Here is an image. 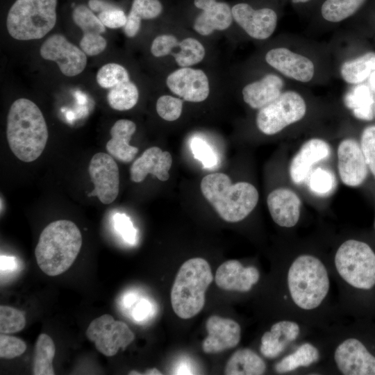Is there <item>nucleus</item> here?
<instances>
[{
    "instance_id": "nucleus-1",
    "label": "nucleus",
    "mask_w": 375,
    "mask_h": 375,
    "mask_svg": "<svg viewBox=\"0 0 375 375\" xmlns=\"http://www.w3.org/2000/svg\"><path fill=\"white\" fill-rule=\"evenodd\" d=\"M48 136L38 106L28 99L15 100L9 109L6 126L7 141L13 154L23 162L35 160L43 152Z\"/></svg>"
},
{
    "instance_id": "nucleus-2",
    "label": "nucleus",
    "mask_w": 375,
    "mask_h": 375,
    "mask_svg": "<svg viewBox=\"0 0 375 375\" xmlns=\"http://www.w3.org/2000/svg\"><path fill=\"white\" fill-rule=\"evenodd\" d=\"M82 245V235L72 221L51 222L41 232L35 249L40 269L50 276L66 272L76 258Z\"/></svg>"
},
{
    "instance_id": "nucleus-3",
    "label": "nucleus",
    "mask_w": 375,
    "mask_h": 375,
    "mask_svg": "<svg viewBox=\"0 0 375 375\" xmlns=\"http://www.w3.org/2000/svg\"><path fill=\"white\" fill-rule=\"evenodd\" d=\"M203 197L213 206L219 217L228 222H238L246 218L256 206L259 194L247 182L233 184L223 173L204 176L200 185Z\"/></svg>"
},
{
    "instance_id": "nucleus-4",
    "label": "nucleus",
    "mask_w": 375,
    "mask_h": 375,
    "mask_svg": "<svg viewBox=\"0 0 375 375\" xmlns=\"http://www.w3.org/2000/svg\"><path fill=\"white\" fill-rule=\"evenodd\" d=\"M213 281L208 262L201 258L186 260L178 269L171 290L174 312L182 319L197 315L205 304V294Z\"/></svg>"
},
{
    "instance_id": "nucleus-5",
    "label": "nucleus",
    "mask_w": 375,
    "mask_h": 375,
    "mask_svg": "<svg viewBox=\"0 0 375 375\" xmlns=\"http://www.w3.org/2000/svg\"><path fill=\"white\" fill-rule=\"evenodd\" d=\"M287 281L293 302L307 310L317 308L330 288L325 265L319 258L308 254L299 256L292 262Z\"/></svg>"
},
{
    "instance_id": "nucleus-6",
    "label": "nucleus",
    "mask_w": 375,
    "mask_h": 375,
    "mask_svg": "<svg viewBox=\"0 0 375 375\" xmlns=\"http://www.w3.org/2000/svg\"><path fill=\"white\" fill-rule=\"evenodd\" d=\"M57 0H16L8 10L9 35L22 41L44 38L56 25Z\"/></svg>"
},
{
    "instance_id": "nucleus-7",
    "label": "nucleus",
    "mask_w": 375,
    "mask_h": 375,
    "mask_svg": "<svg viewBox=\"0 0 375 375\" xmlns=\"http://www.w3.org/2000/svg\"><path fill=\"white\" fill-rule=\"evenodd\" d=\"M334 261L340 276L352 287L370 290L375 285V253L368 244L353 239L344 242Z\"/></svg>"
},
{
    "instance_id": "nucleus-8",
    "label": "nucleus",
    "mask_w": 375,
    "mask_h": 375,
    "mask_svg": "<svg viewBox=\"0 0 375 375\" xmlns=\"http://www.w3.org/2000/svg\"><path fill=\"white\" fill-rule=\"evenodd\" d=\"M307 110L303 97L294 90H285L274 101L259 109L256 125L262 133L275 135L301 120Z\"/></svg>"
},
{
    "instance_id": "nucleus-9",
    "label": "nucleus",
    "mask_w": 375,
    "mask_h": 375,
    "mask_svg": "<svg viewBox=\"0 0 375 375\" xmlns=\"http://www.w3.org/2000/svg\"><path fill=\"white\" fill-rule=\"evenodd\" d=\"M96 79L101 88L108 90L107 101L112 109L128 110L138 103V89L130 81L128 72L124 66L114 62L105 64L98 70Z\"/></svg>"
},
{
    "instance_id": "nucleus-10",
    "label": "nucleus",
    "mask_w": 375,
    "mask_h": 375,
    "mask_svg": "<svg viewBox=\"0 0 375 375\" xmlns=\"http://www.w3.org/2000/svg\"><path fill=\"white\" fill-rule=\"evenodd\" d=\"M85 334L97 350L106 356H115L119 349L124 350L135 339L126 323L115 320L108 314L93 319Z\"/></svg>"
},
{
    "instance_id": "nucleus-11",
    "label": "nucleus",
    "mask_w": 375,
    "mask_h": 375,
    "mask_svg": "<svg viewBox=\"0 0 375 375\" xmlns=\"http://www.w3.org/2000/svg\"><path fill=\"white\" fill-rule=\"evenodd\" d=\"M40 54L43 59L55 62L62 74L69 77L78 75L87 65L84 51L58 33L47 38L40 47Z\"/></svg>"
},
{
    "instance_id": "nucleus-12",
    "label": "nucleus",
    "mask_w": 375,
    "mask_h": 375,
    "mask_svg": "<svg viewBox=\"0 0 375 375\" xmlns=\"http://www.w3.org/2000/svg\"><path fill=\"white\" fill-rule=\"evenodd\" d=\"M88 170L94 188L88 196H97L103 204L113 202L119 190V168L113 157L102 152L94 154Z\"/></svg>"
},
{
    "instance_id": "nucleus-13",
    "label": "nucleus",
    "mask_w": 375,
    "mask_h": 375,
    "mask_svg": "<svg viewBox=\"0 0 375 375\" xmlns=\"http://www.w3.org/2000/svg\"><path fill=\"white\" fill-rule=\"evenodd\" d=\"M231 11L235 22L252 38L266 40L276 28L278 14L272 8L256 9L247 3H238Z\"/></svg>"
},
{
    "instance_id": "nucleus-14",
    "label": "nucleus",
    "mask_w": 375,
    "mask_h": 375,
    "mask_svg": "<svg viewBox=\"0 0 375 375\" xmlns=\"http://www.w3.org/2000/svg\"><path fill=\"white\" fill-rule=\"evenodd\" d=\"M265 58L283 76L300 83H308L315 75V65L310 58L287 47L273 48L267 52Z\"/></svg>"
},
{
    "instance_id": "nucleus-15",
    "label": "nucleus",
    "mask_w": 375,
    "mask_h": 375,
    "mask_svg": "<svg viewBox=\"0 0 375 375\" xmlns=\"http://www.w3.org/2000/svg\"><path fill=\"white\" fill-rule=\"evenodd\" d=\"M151 52L156 57L172 55L181 67L200 62L205 56V48L197 40L187 38L181 41L173 35L157 36L152 42Z\"/></svg>"
},
{
    "instance_id": "nucleus-16",
    "label": "nucleus",
    "mask_w": 375,
    "mask_h": 375,
    "mask_svg": "<svg viewBox=\"0 0 375 375\" xmlns=\"http://www.w3.org/2000/svg\"><path fill=\"white\" fill-rule=\"evenodd\" d=\"M339 371L344 375H375V356L356 338L341 342L334 353Z\"/></svg>"
},
{
    "instance_id": "nucleus-17",
    "label": "nucleus",
    "mask_w": 375,
    "mask_h": 375,
    "mask_svg": "<svg viewBox=\"0 0 375 375\" xmlns=\"http://www.w3.org/2000/svg\"><path fill=\"white\" fill-rule=\"evenodd\" d=\"M338 168L342 182L349 187L362 184L368 175V167L360 144L354 139L342 140L338 148Z\"/></svg>"
},
{
    "instance_id": "nucleus-18",
    "label": "nucleus",
    "mask_w": 375,
    "mask_h": 375,
    "mask_svg": "<svg viewBox=\"0 0 375 375\" xmlns=\"http://www.w3.org/2000/svg\"><path fill=\"white\" fill-rule=\"evenodd\" d=\"M168 88L185 101L201 102L209 94L208 78L201 69L181 67L167 78Z\"/></svg>"
},
{
    "instance_id": "nucleus-19",
    "label": "nucleus",
    "mask_w": 375,
    "mask_h": 375,
    "mask_svg": "<svg viewBox=\"0 0 375 375\" xmlns=\"http://www.w3.org/2000/svg\"><path fill=\"white\" fill-rule=\"evenodd\" d=\"M72 19L83 31L79 46L84 53L90 56L102 53L107 47V41L102 36L106 32V26L98 16L89 7L80 4L74 8Z\"/></svg>"
},
{
    "instance_id": "nucleus-20",
    "label": "nucleus",
    "mask_w": 375,
    "mask_h": 375,
    "mask_svg": "<svg viewBox=\"0 0 375 375\" xmlns=\"http://www.w3.org/2000/svg\"><path fill=\"white\" fill-rule=\"evenodd\" d=\"M208 336L202 342L206 353H217L236 347L241 338L239 324L228 318L210 316L206 324Z\"/></svg>"
},
{
    "instance_id": "nucleus-21",
    "label": "nucleus",
    "mask_w": 375,
    "mask_h": 375,
    "mask_svg": "<svg viewBox=\"0 0 375 375\" xmlns=\"http://www.w3.org/2000/svg\"><path fill=\"white\" fill-rule=\"evenodd\" d=\"M172 163V157L169 152L162 151L158 147L147 149L131 166V180L140 183L148 174H151L158 180L166 181L169 178V171Z\"/></svg>"
},
{
    "instance_id": "nucleus-22",
    "label": "nucleus",
    "mask_w": 375,
    "mask_h": 375,
    "mask_svg": "<svg viewBox=\"0 0 375 375\" xmlns=\"http://www.w3.org/2000/svg\"><path fill=\"white\" fill-rule=\"evenodd\" d=\"M194 4L202 10L193 25L200 35H209L216 30H226L231 25L233 17L227 3L216 0H194Z\"/></svg>"
},
{
    "instance_id": "nucleus-23",
    "label": "nucleus",
    "mask_w": 375,
    "mask_h": 375,
    "mask_svg": "<svg viewBox=\"0 0 375 375\" xmlns=\"http://www.w3.org/2000/svg\"><path fill=\"white\" fill-rule=\"evenodd\" d=\"M260 278L257 268L244 267L237 260L223 262L217 269L215 281L217 285L224 290L247 292Z\"/></svg>"
},
{
    "instance_id": "nucleus-24",
    "label": "nucleus",
    "mask_w": 375,
    "mask_h": 375,
    "mask_svg": "<svg viewBox=\"0 0 375 375\" xmlns=\"http://www.w3.org/2000/svg\"><path fill=\"white\" fill-rule=\"evenodd\" d=\"M267 204L274 222L280 226H294L300 217L301 199L292 190L277 188L267 196Z\"/></svg>"
},
{
    "instance_id": "nucleus-25",
    "label": "nucleus",
    "mask_w": 375,
    "mask_h": 375,
    "mask_svg": "<svg viewBox=\"0 0 375 375\" xmlns=\"http://www.w3.org/2000/svg\"><path fill=\"white\" fill-rule=\"evenodd\" d=\"M330 154L328 144L320 138H311L304 142L292 158L290 176L295 184H301L308 177L312 165Z\"/></svg>"
},
{
    "instance_id": "nucleus-26",
    "label": "nucleus",
    "mask_w": 375,
    "mask_h": 375,
    "mask_svg": "<svg viewBox=\"0 0 375 375\" xmlns=\"http://www.w3.org/2000/svg\"><path fill=\"white\" fill-rule=\"evenodd\" d=\"M283 78L268 74L246 85L242 91L244 101L253 109H260L276 99L283 92Z\"/></svg>"
},
{
    "instance_id": "nucleus-27",
    "label": "nucleus",
    "mask_w": 375,
    "mask_h": 375,
    "mask_svg": "<svg viewBox=\"0 0 375 375\" xmlns=\"http://www.w3.org/2000/svg\"><path fill=\"white\" fill-rule=\"evenodd\" d=\"M299 333V326L294 322L283 320L274 324L261 338V353L268 358L277 357L297 339Z\"/></svg>"
},
{
    "instance_id": "nucleus-28",
    "label": "nucleus",
    "mask_w": 375,
    "mask_h": 375,
    "mask_svg": "<svg viewBox=\"0 0 375 375\" xmlns=\"http://www.w3.org/2000/svg\"><path fill=\"white\" fill-rule=\"evenodd\" d=\"M135 130L136 125L131 120L122 119L116 121L110 131L111 138L106 144L108 153L119 161H132L138 151V147L129 144Z\"/></svg>"
},
{
    "instance_id": "nucleus-29",
    "label": "nucleus",
    "mask_w": 375,
    "mask_h": 375,
    "mask_svg": "<svg viewBox=\"0 0 375 375\" xmlns=\"http://www.w3.org/2000/svg\"><path fill=\"white\" fill-rule=\"evenodd\" d=\"M266 370L264 360L250 349H240L230 357L225 367L227 375H260Z\"/></svg>"
},
{
    "instance_id": "nucleus-30",
    "label": "nucleus",
    "mask_w": 375,
    "mask_h": 375,
    "mask_svg": "<svg viewBox=\"0 0 375 375\" xmlns=\"http://www.w3.org/2000/svg\"><path fill=\"white\" fill-rule=\"evenodd\" d=\"M367 0H320L318 11L320 17L331 24L340 23L354 15Z\"/></svg>"
},
{
    "instance_id": "nucleus-31",
    "label": "nucleus",
    "mask_w": 375,
    "mask_h": 375,
    "mask_svg": "<svg viewBox=\"0 0 375 375\" xmlns=\"http://www.w3.org/2000/svg\"><path fill=\"white\" fill-rule=\"evenodd\" d=\"M375 71V53L367 52L344 62L340 68L342 80L351 85L362 83Z\"/></svg>"
},
{
    "instance_id": "nucleus-32",
    "label": "nucleus",
    "mask_w": 375,
    "mask_h": 375,
    "mask_svg": "<svg viewBox=\"0 0 375 375\" xmlns=\"http://www.w3.org/2000/svg\"><path fill=\"white\" fill-rule=\"evenodd\" d=\"M56 347L52 338L46 333H41L37 338L33 362V374L54 375L53 360Z\"/></svg>"
},
{
    "instance_id": "nucleus-33",
    "label": "nucleus",
    "mask_w": 375,
    "mask_h": 375,
    "mask_svg": "<svg viewBox=\"0 0 375 375\" xmlns=\"http://www.w3.org/2000/svg\"><path fill=\"white\" fill-rule=\"evenodd\" d=\"M319 358L318 349L310 343L301 344L294 352L284 357L275 365L278 373H286L300 367H308Z\"/></svg>"
},
{
    "instance_id": "nucleus-34",
    "label": "nucleus",
    "mask_w": 375,
    "mask_h": 375,
    "mask_svg": "<svg viewBox=\"0 0 375 375\" xmlns=\"http://www.w3.org/2000/svg\"><path fill=\"white\" fill-rule=\"evenodd\" d=\"M373 99L369 89L358 85L348 99V105L353 109L355 116L361 119L370 120L373 117L372 105Z\"/></svg>"
},
{
    "instance_id": "nucleus-35",
    "label": "nucleus",
    "mask_w": 375,
    "mask_h": 375,
    "mask_svg": "<svg viewBox=\"0 0 375 375\" xmlns=\"http://www.w3.org/2000/svg\"><path fill=\"white\" fill-rule=\"evenodd\" d=\"M26 325L25 314L17 308L0 306L1 333H14L22 331Z\"/></svg>"
},
{
    "instance_id": "nucleus-36",
    "label": "nucleus",
    "mask_w": 375,
    "mask_h": 375,
    "mask_svg": "<svg viewBox=\"0 0 375 375\" xmlns=\"http://www.w3.org/2000/svg\"><path fill=\"white\" fill-rule=\"evenodd\" d=\"M183 109V101L170 95L160 97L156 102V111L163 119L172 122L178 119Z\"/></svg>"
},
{
    "instance_id": "nucleus-37",
    "label": "nucleus",
    "mask_w": 375,
    "mask_h": 375,
    "mask_svg": "<svg viewBox=\"0 0 375 375\" xmlns=\"http://www.w3.org/2000/svg\"><path fill=\"white\" fill-rule=\"evenodd\" d=\"M335 185V177L328 170L317 168L312 172L308 186L312 192L319 195L328 194Z\"/></svg>"
},
{
    "instance_id": "nucleus-38",
    "label": "nucleus",
    "mask_w": 375,
    "mask_h": 375,
    "mask_svg": "<svg viewBox=\"0 0 375 375\" xmlns=\"http://www.w3.org/2000/svg\"><path fill=\"white\" fill-rule=\"evenodd\" d=\"M162 10L159 0H133L128 15L139 20L152 19L158 17Z\"/></svg>"
},
{
    "instance_id": "nucleus-39",
    "label": "nucleus",
    "mask_w": 375,
    "mask_h": 375,
    "mask_svg": "<svg viewBox=\"0 0 375 375\" xmlns=\"http://www.w3.org/2000/svg\"><path fill=\"white\" fill-rule=\"evenodd\" d=\"M190 147L194 158L199 160L204 168L214 167L217 162V157L212 148L200 138H194Z\"/></svg>"
},
{
    "instance_id": "nucleus-40",
    "label": "nucleus",
    "mask_w": 375,
    "mask_h": 375,
    "mask_svg": "<svg viewBox=\"0 0 375 375\" xmlns=\"http://www.w3.org/2000/svg\"><path fill=\"white\" fill-rule=\"evenodd\" d=\"M360 144L368 169L375 177V125L368 126L364 128Z\"/></svg>"
},
{
    "instance_id": "nucleus-41",
    "label": "nucleus",
    "mask_w": 375,
    "mask_h": 375,
    "mask_svg": "<svg viewBox=\"0 0 375 375\" xmlns=\"http://www.w3.org/2000/svg\"><path fill=\"white\" fill-rule=\"evenodd\" d=\"M26 349V344L20 338L5 333L0 335V357L12 359L23 354Z\"/></svg>"
},
{
    "instance_id": "nucleus-42",
    "label": "nucleus",
    "mask_w": 375,
    "mask_h": 375,
    "mask_svg": "<svg viewBox=\"0 0 375 375\" xmlns=\"http://www.w3.org/2000/svg\"><path fill=\"white\" fill-rule=\"evenodd\" d=\"M115 229L121 235L124 240L129 244L137 242V230L131 219L124 213H116L113 217Z\"/></svg>"
},
{
    "instance_id": "nucleus-43",
    "label": "nucleus",
    "mask_w": 375,
    "mask_h": 375,
    "mask_svg": "<svg viewBox=\"0 0 375 375\" xmlns=\"http://www.w3.org/2000/svg\"><path fill=\"white\" fill-rule=\"evenodd\" d=\"M98 17L103 24L110 28L124 27L127 16L119 8L108 10L98 14Z\"/></svg>"
},
{
    "instance_id": "nucleus-44",
    "label": "nucleus",
    "mask_w": 375,
    "mask_h": 375,
    "mask_svg": "<svg viewBox=\"0 0 375 375\" xmlns=\"http://www.w3.org/2000/svg\"><path fill=\"white\" fill-rule=\"evenodd\" d=\"M153 311V307L151 303L146 299H141L135 302L131 315L136 322H141L152 315Z\"/></svg>"
},
{
    "instance_id": "nucleus-45",
    "label": "nucleus",
    "mask_w": 375,
    "mask_h": 375,
    "mask_svg": "<svg viewBox=\"0 0 375 375\" xmlns=\"http://www.w3.org/2000/svg\"><path fill=\"white\" fill-rule=\"evenodd\" d=\"M88 7L94 12H101L118 8L115 5L105 0H89Z\"/></svg>"
},
{
    "instance_id": "nucleus-46",
    "label": "nucleus",
    "mask_w": 375,
    "mask_h": 375,
    "mask_svg": "<svg viewBox=\"0 0 375 375\" xmlns=\"http://www.w3.org/2000/svg\"><path fill=\"white\" fill-rule=\"evenodd\" d=\"M17 267L15 258L11 256H1V272L13 271Z\"/></svg>"
},
{
    "instance_id": "nucleus-47",
    "label": "nucleus",
    "mask_w": 375,
    "mask_h": 375,
    "mask_svg": "<svg viewBox=\"0 0 375 375\" xmlns=\"http://www.w3.org/2000/svg\"><path fill=\"white\" fill-rule=\"evenodd\" d=\"M138 301V296L133 293H129L124 296V304L126 308L131 307Z\"/></svg>"
},
{
    "instance_id": "nucleus-48",
    "label": "nucleus",
    "mask_w": 375,
    "mask_h": 375,
    "mask_svg": "<svg viewBox=\"0 0 375 375\" xmlns=\"http://www.w3.org/2000/svg\"><path fill=\"white\" fill-rule=\"evenodd\" d=\"M320 0H290L291 3L296 6H306L318 3Z\"/></svg>"
},
{
    "instance_id": "nucleus-49",
    "label": "nucleus",
    "mask_w": 375,
    "mask_h": 375,
    "mask_svg": "<svg viewBox=\"0 0 375 375\" xmlns=\"http://www.w3.org/2000/svg\"><path fill=\"white\" fill-rule=\"evenodd\" d=\"M369 81L372 89L375 90V71L369 77Z\"/></svg>"
},
{
    "instance_id": "nucleus-50",
    "label": "nucleus",
    "mask_w": 375,
    "mask_h": 375,
    "mask_svg": "<svg viewBox=\"0 0 375 375\" xmlns=\"http://www.w3.org/2000/svg\"><path fill=\"white\" fill-rule=\"evenodd\" d=\"M144 374H149V375H156V374H162V373L158 370L156 368L150 369L146 371V373Z\"/></svg>"
},
{
    "instance_id": "nucleus-51",
    "label": "nucleus",
    "mask_w": 375,
    "mask_h": 375,
    "mask_svg": "<svg viewBox=\"0 0 375 375\" xmlns=\"http://www.w3.org/2000/svg\"><path fill=\"white\" fill-rule=\"evenodd\" d=\"M129 374H142L138 373V372H135V371H131Z\"/></svg>"
},
{
    "instance_id": "nucleus-52",
    "label": "nucleus",
    "mask_w": 375,
    "mask_h": 375,
    "mask_svg": "<svg viewBox=\"0 0 375 375\" xmlns=\"http://www.w3.org/2000/svg\"><path fill=\"white\" fill-rule=\"evenodd\" d=\"M374 228H375V219H374Z\"/></svg>"
}]
</instances>
